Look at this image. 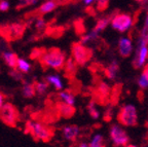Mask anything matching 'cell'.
<instances>
[{
  "instance_id": "1",
  "label": "cell",
  "mask_w": 148,
  "mask_h": 147,
  "mask_svg": "<svg viewBox=\"0 0 148 147\" xmlns=\"http://www.w3.org/2000/svg\"><path fill=\"white\" fill-rule=\"evenodd\" d=\"M66 60H67L66 53L58 47L49 48L40 56V63L44 68H51L57 71L64 69Z\"/></svg>"
},
{
  "instance_id": "2",
  "label": "cell",
  "mask_w": 148,
  "mask_h": 147,
  "mask_svg": "<svg viewBox=\"0 0 148 147\" xmlns=\"http://www.w3.org/2000/svg\"><path fill=\"white\" fill-rule=\"evenodd\" d=\"M95 76V87L90 89L92 100L101 106H108L110 103L111 89L107 83L102 80L99 75Z\"/></svg>"
},
{
  "instance_id": "3",
  "label": "cell",
  "mask_w": 148,
  "mask_h": 147,
  "mask_svg": "<svg viewBox=\"0 0 148 147\" xmlns=\"http://www.w3.org/2000/svg\"><path fill=\"white\" fill-rule=\"evenodd\" d=\"M27 129L34 137V139L42 142H49L53 136V130L39 122L29 120L27 122Z\"/></svg>"
},
{
  "instance_id": "4",
  "label": "cell",
  "mask_w": 148,
  "mask_h": 147,
  "mask_svg": "<svg viewBox=\"0 0 148 147\" xmlns=\"http://www.w3.org/2000/svg\"><path fill=\"white\" fill-rule=\"evenodd\" d=\"M71 55L78 66H84L92 58L94 53L90 48L86 47V44L80 42H73L71 45Z\"/></svg>"
},
{
  "instance_id": "5",
  "label": "cell",
  "mask_w": 148,
  "mask_h": 147,
  "mask_svg": "<svg viewBox=\"0 0 148 147\" xmlns=\"http://www.w3.org/2000/svg\"><path fill=\"white\" fill-rule=\"evenodd\" d=\"M117 122L125 126H136L138 124L136 108L132 105L123 106L117 113Z\"/></svg>"
},
{
  "instance_id": "6",
  "label": "cell",
  "mask_w": 148,
  "mask_h": 147,
  "mask_svg": "<svg viewBox=\"0 0 148 147\" xmlns=\"http://www.w3.org/2000/svg\"><path fill=\"white\" fill-rule=\"evenodd\" d=\"M18 118V111L12 104L6 103L0 108V120L9 126H14Z\"/></svg>"
},
{
  "instance_id": "7",
  "label": "cell",
  "mask_w": 148,
  "mask_h": 147,
  "mask_svg": "<svg viewBox=\"0 0 148 147\" xmlns=\"http://www.w3.org/2000/svg\"><path fill=\"white\" fill-rule=\"evenodd\" d=\"M110 137L115 146H129L130 138L125 131H123L120 126H112L110 129Z\"/></svg>"
},
{
  "instance_id": "8",
  "label": "cell",
  "mask_w": 148,
  "mask_h": 147,
  "mask_svg": "<svg viewBox=\"0 0 148 147\" xmlns=\"http://www.w3.org/2000/svg\"><path fill=\"white\" fill-rule=\"evenodd\" d=\"M132 16L127 14H117L113 18V20L111 21L112 27L116 30H118L119 32H125L127 28L133 24Z\"/></svg>"
},
{
  "instance_id": "9",
  "label": "cell",
  "mask_w": 148,
  "mask_h": 147,
  "mask_svg": "<svg viewBox=\"0 0 148 147\" xmlns=\"http://www.w3.org/2000/svg\"><path fill=\"white\" fill-rule=\"evenodd\" d=\"M80 129L75 124H68L62 129V135L65 139L69 142H76L79 137Z\"/></svg>"
},
{
  "instance_id": "10",
  "label": "cell",
  "mask_w": 148,
  "mask_h": 147,
  "mask_svg": "<svg viewBox=\"0 0 148 147\" xmlns=\"http://www.w3.org/2000/svg\"><path fill=\"white\" fill-rule=\"evenodd\" d=\"M1 58H2L4 64L6 65L8 68H10V69L16 68L18 57L16 53H14V52H12V51H4L1 54Z\"/></svg>"
},
{
  "instance_id": "11",
  "label": "cell",
  "mask_w": 148,
  "mask_h": 147,
  "mask_svg": "<svg viewBox=\"0 0 148 147\" xmlns=\"http://www.w3.org/2000/svg\"><path fill=\"white\" fill-rule=\"evenodd\" d=\"M117 14H119V10H118V9H115L114 12H112L111 14H109L108 16H104V18L99 19V20L97 21V23H96V25H95L94 31H96V32L98 33V32H100V31L104 30L105 28H106V26L108 25L112 20H113V18Z\"/></svg>"
},
{
  "instance_id": "12",
  "label": "cell",
  "mask_w": 148,
  "mask_h": 147,
  "mask_svg": "<svg viewBox=\"0 0 148 147\" xmlns=\"http://www.w3.org/2000/svg\"><path fill=\"white\" fill-rule=\"evenodd\" d=\"M75 111L76 110L74 108V105H70L62 101L58 104V112L64 118H71L75 114Z\"/></svg>"
},
{
  "instance_id": "13",
  "label": "cell",
  "mask_w": 148,
  "mask_h": 147,
  "mask_svg": "<svg viewBox=\"0 0 148 147\" xmlns=\"http://www.w3.org/2000/svg\"><path fill=\"white\" fill-rule=\"evenodd\" d=\"M123 93V83L117 82L111 87V95H110V103L109 105L116 106L120 100V96Z\"/></svg>"
},
{
  "instance_id": "14",
  "label": "cell",
  "mask_w": 148,
  "mask_h": 147,
  "mask_svg": "<svg viewBox=\"0 0 148 147\" xmlns=\"http://www.w3.org/2000/svg\"><path fill=\"white\" fill-rule=\"evenodd\" d=\"M77 66H78V64H77L76 61L73 59V57L68 58L67 60H66V63H65V66H64V71H65L66 77L73 78L77 72Z\"/></svg>"
},
{
  "instance_id": "15",
  "label": "cell",
  "mask_w": 148,
  "mask_h": 147,
  "mask_svg": "<svg viewBox=\"0 0 148 147\" xmlns=\"http://www.w3.org/2000/svg\"><path fill=\"white\" fill-rule=\"evenodd\" d=\"M118 49H119L120 56L123 58L130 57L132 53V41L130 39L121 38L119 40V44H118Z\"/></svg>"
},
{
  "instance_id": "16",
  "label": "cell",
  "mask_w": 148,
  "mask_h": 147,
  "mask_svg": "<svg viewBox=\"0 0 148 147\" xmlns=\"http://www.w3.org/2000/svg\"><path fill=\"white\" fill-rule=\"evenodd\" d=\"M47 82L49 83V85L55 89L57 91H62L63 87H64V83H63V80L61 76L59 74H49L46 75L45 78H44Z\"/></svg>"
},
{
  "instance_id": "17",
  "label": "cell",
  "mask_w": 148,
  "mask_h": 147,
  "mask_svg": "<svg viewBox=\"0 0 148 147\" xmlns=\"http://www.w3.org/2000/svg\"><path fill=\"white\" fill-rule=\"evenodd\" d=\"M57 6H58V3H57L56 0H46L42 4H40V6L37 9V12H39L40 14H47L53 12L57 8Z\"/></svg>"
},
{
  "instance_id": "18",
  "label": "cell",
  "mask_w": 148,
  "mask_h": 147,
  "mask_svg": "<svg viewBox=\"0 0 148 147\" xmlns=\"http://www.w3.org/2000/svg\"><path fill=\"white\" fill-rule=\"evenodd\" d=\"M36 95V89H35V83L29 82V81H24L23 87H22V96L26 99H32Z\"/></svg>"
},
{
  "instance_id": "19",
  "label": "cell",
  "mask_w": 148,
  "mask_h": 147,
  "mask_svg": "<svg viewBox=\"0 0 148 147\" xmlns=\"http://www.w3.org/2000/svg\"><path fill=\"white\" fill-rule=\"evenodd\" d=\"M58 98L60 99V101L70 104V105H74L75 104V94L71 90L61 91L58 94Z\"/></svg>"
},
{
  "instance_id": "20",
  "label": "cell",
  "mask_w": 148,
  "mask_h": 147,
  "mask_svg": "<svg viewBox=\"0 0 148 147\" xmlns=\"http://www.w3.org/2000/svg\"><path fill=\"white\" fill-rule=\"evenodd\" d=\"M8 31H9V35L12 38H18V37H20L24 33L25 26L21 23L12 24L10 26H8Z\"/></svg>"
},
{
  "instance_id": "21",
  "label": "cell",
  "mask_w": 148,
  "mask_h": 147,
  "mask_svg": "<svg viewBox=\"0 0 148 147\" xmlns=\"http://www.w3.org/2000/svg\"><path fill=\"white\" fill-rule=\"evenodd\" d=\"M119 70V66L116 62H112L108 67H105L104 69V75L109 79H113L115 77L116 73Z\"/></svg>"
},
{
  "instance_id": "22",
  "label": "cell",
  "mask_w": 148,
  "mask_h": 147,
  "mask_svg": "<svg viewBox=\"0 0 148 147\" xmlns=\"http://www.w3.org/2000/svg\"><path fill=\"white\" fill-rule=\"evenodd\" d=\"M16 69H18L24 74L29 73L31 71V69H32V65H31L30 62H28L26 59H24V58H18V64H16Z\"/></svg>"
},
{
  "instance_id": "23",
  "label": "cell",
  "mask_w": 148,
  "mask_h": 147,
  "mask_svg": "<svg viewBox=\"0 0 148 147\" xmlns=\"http://www.w3.org/2000/svg\"><path fill=\"white\" fill-rule=\"evenodd\" d=\"M49 83L44 79V80H40V81H37L35 82V89H36V94L37 95H45L49 91Z\"/></svg>"
},
{
  "instance_id": "24",
  "label": "cell",
  "mask_w": 148,
  "mask_h": 147,
  "mask_svg": "<svg viewBox=\"0 0 148 147\" xmlns=\"http://www.w3.org/2000/svg\"><path fill=\"white\" fill-rule=\"evenodd\" d=\"M139 41L141 42L143 45H147L148 43V8H147V16H146L145 24H144L143 30L141 32V37H140Z\"/></svg>"
},
{
  "instance_id": "25",
  "label": "cell",
  "mask_w": 148,
  "mask_h": 147,
  "mask_svg": "<svg viewBox=\"0 0 148 147\" xmlns=\"http://www.w3.org/2000/svg\"><path fill=\"white\" fill-rule=\"evenodd\" d=\"M106 141H105L104 137L101 135H96L94 137L92 141L90 143V147H102V146H106Z\"/></svg>"
},
{
  "instance_id": "26",
  "label": "cell",
  "mask_w": 148,
  "mask_h": 147,
  "mask_svg": "<svg viewBox=\"0 0 148 147\" xmlns=\"http://www.w3.org/2000/svg\"><path fill=\"white\" fill-rule=\"evenodd\" d=\"M88 69L92 72V74H94V75H99V73H101V72H103V73H104L105 67L103 66L101 63L95 62V63H92V64L88 67Z\"/></svg>"
},
{
  "instance_id": "27",
  "label": "cell",
  "mask_w": 148,
  "mask_h": 147,
  "mask_svg": "<svg viewBox=\"0 0 148 147\" xmlns=\"http://www.w3.org/2000/svg\"><path fill=\"white\" fill-rule=\"evenodd\" d=\"M88 113H90V117L94 118V120H97L98 117H99V111L96 109V103L92 101V100H90V102L88 103Z\"/></svg>"
},
{
  "instance_id": "28",
  "label": "cell",
  "mask_w": 148,
  "mask_h": 147,
  "mask_svg": "<svg viewBox=\"0 0 148 147\" xmlns=\"http://www.w3.org/2000/svg\"><path fill=\"white\" fill-rule=\"evenodd\" d=\"M34 27H35V29L38 31H42L43 29H45V27H46L45 20H44L42 16H37L34 22Z\"/></svg>"
},
{
  "instance_id": "29",
  "label": "cell",
  "mask_w": 148,
  "mask_h": 147,
  "mask_svg": "<svg viewBox=\"0 0 148 147\" xmlns=\"http://www.w3.org/2000/svg\"><path fill=\"white\" fill-rule=\"evenodd\" d=\"M23 74L24 73H22V72L18 69H16V68L10 69V71H9V76H10V77L16 81H22L23 80Z\"/></svg>"
},
{
  "instance_id": "30",
  "label": "cell",
  "mask_w": 148,
  "mask_h": 147,
  "mask_svg": "<svg viewBox=\"0 0 148 147\" xmlns=\"http://www.w3.org/2000/svg\"><path fill=\"white\" fill-rule=\"evenodd\" d=\"M112 109H113V106L109 105L108 108L105 110L104 115H103V120L105 122H110L111 120H112V117H113V114H112Z\"/></svg>"
},
{
  "instance_id": "31",
  "label": "cell",
  "mask_w": 148,
  "mask_h": 147,
  "mask_svg": "<svg viewBox=\"0 0 148 147\" xmlns=\"http://www.w3.org/2000/svg\"><path fill=\"white\" fill-rule=\"evenodd\" d=\"M109 6V0H98L97 1V10L98 12H104Z\"/></svg>"
},
{
  "instance_id": "32",
  "label": "cell",
  "mask_w": 148,
  "mask_h": 147,
  "mask_svg": "<svg viewBox=\"0 0 148 147\" xmlns=\"http://www.w3.org/2000/svg\"><path fill=\"white\" fill-rule=\"evenodd\" d=\"M75 26H76V32L77 34L79 35H83L84 33H86V28H84V25H83V21L82 20H79V21H77L76 23H75Z\"/></svg>"
},
{
  "instance_id": "33",
  "label": "cell",
  "mask_w": 148,
  "mask_h": 147,
  "mask_svg": "<svg viewBox=\"0 0 148 147\" xmlns=\"http://www.w3.org/2000/svg\"><path fill=\"white\" fill-rule=\"evenodd\" d=\"M10 8V3L8 0H0V12H6Z\"/></svg>"
},
{
  "instance_id": "34",
  "label": "cell",
  "mask_w": 148,
  "mask_h": 147,
  "mask_svg": "<svg viewBox=\"0 0 148 147\" xmlns=\"http://www.w3.org/2000/svg\"><path fill=\"white\" fill-rule=\"evenodd\" d=\"M139 85L142 87V89H146L148 87V78L146 77V75L142 74L140 80H139Z\"/></svg>"
},
{
  "instance_id": "35",
  "label": "cell",
  "mask_w": 148,
  "mask_h": 147,
  "mask_svg": "<svg viewBox=\"0 0 148 147\" xmlns=\"http://www.w3.org/2000/svg\"><path fill=\"white\" fill-rule=\"evenodd\" d=\"M86 12H88V14L92 16H95L96 14H97V10H95V8H94V7H92V5H88V6H86Z\"/></svg>"
},
{
  "instance_id": "36",
  "label": "cell",
  "mask_w": 148,
  "mask_h": 147,
  "mask_svg": "<svg viewBox=\"0 0 148 147\" xmlns=\"http://www.w3.org/2000/svg\"><path fill=\"white\" fill-rule=\"evenodd\" d=\"M4 104H5V96L2 93H0V108H1Z\"/></svg>"
},
{
  "instance_id": "37",
  "label": "cell",
  "mask_w": 148,
  "mask_h": 147,
  "mask_svg": "<svg viewBox=\"0 0 148 147\" xmlns=\"http://www.w3.org/2000/svg\"><path fill=\"white\" fill-rule=\"evenodd\" d=\"M137 97H138L139 101H140L142 103V102H143V100H144V94H143V92H142V91H139L138 94H137Z\"/></svg>"
},
{
  "instance_id": "38",
  "label": "cell",
  "mask_w": 148,
  "mask_h": 147,
  "mask_svg": "<svg viewBox=\"0 0 148 147\" xmlns=\"http://www.w3.org/2000/svg\"><path fill=\"white\" fill-rule=\"evenodd\" d=\"M143 74H144V75H146V77L148 78V63H147V65H146V66L144 67Z\"/></svg>"
},
{
  "instance_id": "39",
  "label": "cell",
  "mask_w": 148,
  "mask_h": 147,
  "mask_svg": "<svg viewBox=\"0 0 148 147\" xmlns=\"http://www.w3.org/2000/svg\"><path fill=\"white\" fill-rule=\"evenodd\" d=\"M82 2L86 5H90L92 2H94V0H82Z\"/></svg>"
},
{
  "instance_id": "40",
  "label": "cell",
  "mask_w": 148,
  "mask_h": 147,
  "mask_svg": "<svg viewBox=\"0 0 148 147\" xmlns=\"http://www.w3.org/2000/svg\"><path fill=\"white\" fill-rule=\"evenodd\" d=\"M136 1H137V2H139V3H142L144 1V0H136Z\"/></svg>"
}]
</instances>
